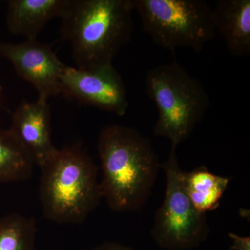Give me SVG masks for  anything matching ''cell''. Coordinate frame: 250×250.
<instances>
[{"label":"cell","instance_id":"1","mask_svg":"<svg viewBox=\"0 0 250 250\" xmlns=\"http://www.w3.org/2000/svg\"><path fill=\"white\" fill-rule=\"evenodd\" d=\"M98 149L100 190L109 208L116 212L141 208L161 167L150 141L133 128L110 125L100 133Z\"/></svg>","mask_w":250,"mask_h":250},{"label":"cell","instance_id":"2","mask_svg":"<svg viewBox=\"0 0 250 250\" xmlns=\"http://www.w3.org/2000/svg\"><path fill=\"white\" fill-rule=\"evenodd\" d=\"M133 11L131 0H69L62 34L71 44L77 68L113 64L129 40Z\"/></svg>","mask_w":250,"mask_h":250},{"label":"cell","instance_id":"3","mask_svg":"<svg viewBox=\"0 0 250 250\" xmlns=\"http://www.w3.org/2000/svg\"><path fill=\"white\" fill-rule=\"evenodd\" d=\"M40 168L45 218L59 224L85 221L103 198L93 159L80 146H71L56 149Z\"/></svg>","mask_w":250,"mask_h":250},{"label":"cell","instance_id":"4","mask_svg":"<svg viewBox=\"0 0 250 250\" xmlns=\"http://www.w3.org/2000/svg\"><path fill=\"white\" fill-rule=\"evenodd\" d=\"M146 87L158 111L153 133L177 147L188 139L209 108L207 90L200 80L177 62L149 70Z\"/></svg>","mask_w":250,"mask_h":250},{"label":"cell","instance_id":"5","mask_svg":"<svg viewBox=\"0 0 250 250\" xmlns=\"http://www.w3.org/2000/svg\"><path fill=\"white\" fill-rule=\"evenodd\" d=\"M145 32L156 45L200 53L216 35L213 8L202 0H131Z\"/></svg>","mask_w":250,"mask_h":250},{"label":"cell","instance_id":"6","mask_svg":"<svg viewBox=\"0 0 250 250\" xmlns=\"http://www.w3.org/2000/svg\"><path fill=\"white\" fill-rule=\"evenodd\" d=\"M176 150L177 146H172L167 160L161 164L166 172L167 185L151 233L164 249H193L208 238L210 228L206 214L197 211L189 199L186 190V172L179 165Z\"/></svg>","mask_w":250,"mask_h":250},{"label":"cell","instance_id":"7","mask_svg":"<svg viewBox=\"0 0 250 250\" xmlns=\"http://www.w3.org/2000/svg\"><path fill=\"white\" fill-rule=\"evenodd\" d=\"M62 93L77 101L118 116H124L129 108L123 79L111 65L90 69L67 66L62 72Z\"/></svg>","mask_w":250,"mask_h":250},{"label":"cell","instance_id":"8","mask_svg":"<svg viewBox=\"0 0 250 250\" xmlns=\"http://www.w3.org/2000/svg\"><path fill=\"white\" fill-rule=\"evenodd\" d=\"M0 55L11 62L18 76L36 88L38 98L48 101L62 93L61 77L66 65L49 46L36 39L18 44L0 42Z\"/></svg>","mask_w":250,"mask_h":250},{"label":"cell","instance_id":"9","mask_svg":"<svg viewBox=\"0 0 250 250\" xmlns=\"http://www.w3.org/2000/svg\"><path fill=\"white\" fill-rule=\"evenodd\" d=\"M9 131L40 167L57 149L52 142L47 100L22 101L13 114Z\"/></svg>","mask_w":250,"mask_h":250},{"label":"cell","instance_id":"10","mask_svg":"<svg viewBox=\"0 0 250 250\" xmlns=\"http://www.w3.org/2000/svg\"><path fill=\"white\" fill-rule=\"evenodd\" d=\"M69 0H10L6 22L12 34L36 39L46 24L62 18Z\"/></svg>","mask_w":250,"mask_h":250},{"label":"cell","instance_id":"11","mask_svg":"<svg viewBox=\"0 0 250 250\" xmlns=\"http://www.w3.org/2000/svg\"><path fill=\"white\" fill-rule=\"evenodd\" d=\"M215 30L236 57L250 54V0H219L213 8Z\"/></svg>","mask_w":250,"mask_h":250},{"label":"cell","instance_id":"12","mask_svg":"<svg viewBox=\"0 0 250 250\" xmlns=\"http://www.w3.org/2000/svg\"><path fill=\"white\" fill-rule=\"evenodd\" d=\"M229 182L228 177L212 173L204 166L186 172L188 195L195 209L204 214L218 208Z\"/></svg>","mask_w":250,"mask_h":250},{"label":"cell","instance_id":"13","mask_svg":"<svg viewBox=\"0 0 250 250\" xmlns=\"http://www.w3.org/2000/svg\"><path fill=\"white\" fill-rule=\"evenodd\" d=\"M34 164L9 129H0V183L27 180Z\"/></svg>","mask_w":250,"mask_h":250},{"label":"cell","instance_id":"14","mask_svg":"<svg viewBox=\"0 0 250 250\" xmlns=\"http://www.w3.org/2000/svg\"><path fill=\"white\" fill-rule=\"evenodd\" d=\"M35 220L18 213L0 218V250H36Z\"/></svg>","mask_w":250,"mask_h":250},{"label":"cell","instance_id":"15","mask_svg":"<svg viewBox=\"0 0 250 250\" xmlns=\"http://www.w3.org/2000/svg\"><path fill=\"white\" fill-rule=\"evenodd\" d=\"M229 236L232 240V250H250V238L249 236H240L235 233H229Z\"/></svg>","mask_w":250,"mask_h":250},{"label":"cell","instance_id":"16","mask_svg":"<svg viewBox=\"0 0 250 250\" xmlns=\"http://www.w3.org/2000/svg\"><path fill=\"white\" fill-rule=\"evenodd\" d=\"M93 250H134L131 247L123 246L114 242H104Z\"/></svg>","mask_w":250,"mask_h":250},{"label":"cell","instance_id":"17","mask_svg":"<svg viewBox=\"0 0 250 250\" xmlns=\"http://www.w3.org/2000/svg\"><path fill=\"white\" fill-rule=\"evenodd\" d=\"M2 91V87H1V85H0V93ZM1 107V104H0V108Z\"/></svg>","mask_w":250,"mask_h":250}]
</instances>
